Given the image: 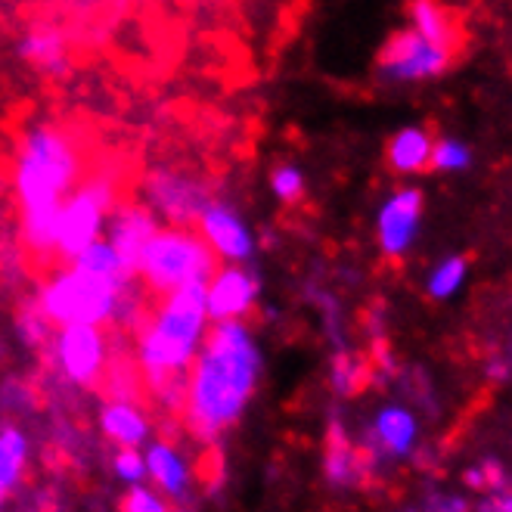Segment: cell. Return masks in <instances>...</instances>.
<instances>
[{"label": "cell", "instance_id": "obj_3", "mask_svg": "<svg viewBox=\"0 0 512 512\" xmlns=\"http://www.w3.org/2000/svg\"><path fill=\"white\" fill-rule=\"evenodd\" d=\"M212 329L205 308V286L177 289L159 298L156 311L143 323L137 339V367L153 385V391L180 410L184 401V379Z\"/></svg>", "mask_w": 512, "mask_h": 512}, {"label": "cell", "instance_id": "obj_11", "mask_svg": "<svg viewBox=\"0 0 512 512\" xmlns=\"http://www.w3.org/2000/svg\"><path fill=\"white\" fill-rule=\"evenodd\" d=\"M261 295V280L249 264H224L205 283V308L212 323L243 320Z\"/></svg>", "mask_w": 512, "mask_h": 512}, {"label": "cell", "instance_id": "obj_7", "mask_svg": "<svg viewBox=\"0 0 512 512\" xmlns=\"http://www.w3.org/2000/svg\"><path fill=\"white\" fill-rule=\"evenodd\" d=\"M450 63H454V50H444L426 38H419L413 28L395 32L379 53V72L398 84L438 78L447 72Z\"/></svg>", "mask_w": 512, "mask_h": 512}, {"label": "cell", "instance_id": "obj_23", "mask_svg": "<svg viewBox=\"0 0 512 512\" xmlns=\"http://www.w3.org/2000/svg\"><path fill=\"white\" fill-rule=\"evenodd\" d=\"M267 184H270V193H274V199L283 202V205L301 202V196H305V190H308L305 171H301L298 165H292V162H283L277 168H270Z\"/></svg>", "mask_w": 512, "mask_h": 512}, {"label": "cell", "instance_id": "obj_25", "mask_svg": "<svg viewBox=\"0 0 512 512\" xmlns=\"http://www.w3.org/2000/svg\"><path fill=\"white\" fill-rule=\"evenodd\" d=\"M112 472L115 478L128 488H137L146 481V463H143V450H115L112 454Z\"/></svg>", "mask_w": 512, "mask_h": 512}, {"label": "cell", "instance_id": "obj_17", "mask_svg": "<svg viewBox=\"0 0 512 512\" xmlns=\"http://www.w3.org/2000/svg\"><path fill=\"white\" fill-rule=\"evenodd\" d=\"M435 137L426 128H401L385 146V162L395 174H419L432 165Z\"/></svg>", "mask_w": 512, "mask_h": 512}, {"label": "cell", "instance_id": "obj_21", "mask_svg": "<svg viewBox=\"0 0 512 512\" xmlns=\"http://www.w3.org/2000/svg\"><path fill=\"white\" fill-rule=\"evenodd\" d=\"M75 267L87 270V274L103 277V280H115V283H137L131 277V270L125 267V261L118 258V252L106 243V239H97L94 246H87L75 261Z\"/></svg>", "mask_w": 512, "mask_h": 512}, {"label": "cell", "instance_id": "obj_20", "mask_svg": "<svg viewBox=\"0 0 512 512\" xmlns=\"http://www.w3.org/2000/svg\"><path fill=\"white\" fill-rule=\"evenodd\" d=\"M28 463V438L16 426L0 429V491L13 494Z\"/></svg>", "mask_w": 512, "mask_h": 512}, {"label": "cell", "instance_id": "obj_22", "mask_svg": "<svg viewBox=\"0 0 512 512\" xmlns=\"http://www.w3.org/2000/svg\"><path fill=\"white\" fill-rule=\"evenodd\" d=\"M466 280H469V261L463 255H450L429 270L426 292L438 301H447L466 286Z\"/></svg>", "mask_w": 512, "mask_h": 512}, {"label": "cell", "instance_id": "obj_4", "mask_svg": "<svg viewBox=\"0 0 512 512\" xmlns=\"http://www.w3.org/2000/svg\"><path fill=\"white\" fill-rule=\"evenodd\" d=\"M134 283H115L87 274L75 264L56 267L41 286L35 305L53 329L97 326L103 329L122 314Z\"/></svg>", "mask_w": 512, "mask_h": 512}, {"label": "cell", "instance_id": "obj_16", "mask_svg": "<svg viewBox=\"0 0 512 512\" xmlns=\"http://www.w3.org/2000/svg\"><path fill=\"white\" fill-rule=\"evenodd\" d=\"M416 441H419V419L410 407H404V404L379 407V413L373 419V444L385 457H395V460L410 457Z\"/></svg>", "mask_w": 512, "mask_h": 512}, {"label": "cell", "instance_id": "obj_2", "mask_svg": "<svg viewBox=\"0 0 512 512\" xmlns=\"http://www.w3.org/2000/svg\"><path fill=\"white\" fill-rule=\"evenodd\" d=\"M84 177L78 140L59 125H32L16 143L13 187L28 252L53 261V227L63 202Z\"/></svg>", "mask_w": 512, "mask_h": 512}, {"label": "cell", "instance_id": "obj_15", "mask_svg": "<svg viewBox=\"0 0 512 512\" xmlns=\"http://www.w3.org/2000/svg\"><path fill=\"white\" fill-rule=\"evenodd\" d=\"M100 432L118 450H140L143 444H149L153 423L131 398H115L100 407Z\"/></svg>", "mask_w": 512, "mask_h": 512}, {"label": "cell", "instance_id": "obj_24", "mask_svg": "<svg viewBox=\"0 0 512 512\" xmlns=\"http://www.w3.org/2000/svg\"><path fill=\"white\" fill-rule=\"evenodd\" d=\"M469 165H472V153H469V146L463 140H454V137L435 140V146H432V165L429 168L454 174V171H466Z\"/></svg>", "mask_w": 512, "mask_h": 512}, {"label": "cell", "instance_id": "obj_27", "mask_svg": "<svg viewBox=\"0 0 512 512\" xmlns=\"http://www.w3.org/2000/svg\"><path fill=\"white\" fill-rule=\"evenodd\" d=\"M367 379V364L364 360H357V357H339L336 360V367H333V382L339 391H345V395H351V391H357L360 385H364Z\"/></svg>", "mask_w": 512, "mask_h": 512}, {"label": "cell", "instance_id": "obj_12", "mask_svg": "<svg viewBox=\"0 0 512 512\" xmlns=\"http://www.w3.org/2000/svg\"><path fill=\"white\" fill-rule=\"evenodd\" d=\"M149 202H143L156 218H168V227H190L196 224L199 212L208 205L205 196H199L196 184L190 177L177 174V171H156L149 177Z\"/></svg>", "mask_w": 512, "mask_h": 512}, {"label": "cell", "instance_id": "obj_9", "mask_svg": "<svg viewBox=\"0 0 512 512\" xmlns=\"http://www.w3.org/2000/svg\"><path fill=\"white\" fill-rule=\"evenodd\" d=\"M196 233L199 239L208 246L221 261L227 264H249L255 258V233L249 227V221L236 212L230 202H221V199H208V205L199 212L196 218Z\"/></svg>", "mask_w": 512, "mask_h": 512}, {"label": "cell", "instance_id": "obj_5", "mask_svg": "<svg viewBox=\"0 0 512 512\" xmlns=\"http://www.w3.org/2000/svg\"><path fill=\"white\" fill-rule=\"evenodd\" d=\"M218 258L190 227H159L143 249L134 280L153 295L165 298L187 286H205L218 270Z\"/></svg>", "mask_w": 512, "mask_h": 512}, {"label": "cell", "instance_id": "obj_26", "mask_svg": "<svg viewBox=\"0 0 512 512\" xmlns=\"http://www.w3.org/2000/svg\"><path fill=\"white\" fill-rule=\"evenodd\" d=\"M118 509H122V512H171L168 500L159 491L143 488V485L128 488L125 497H122V503H118Z\"/></svg>", "mask_w": 512, "mask_h": 512}, {"label": "cell", "instance_id": "obj_14", "mask_svg": "<svg viewBox=\"0 0 512 512\" xmlns=\"http://www.w3.org/2000/svg\"><path fill=\"white\" fill-rule=\"evenodd\" d=\"M143 463H146V478L153 481L156 491L162 497H184L193 472L187 457L171 441H159V438H149L146 450H143Z\"/></svg>", "mask_w": 512, "mask_h": 512}, {"label": "cell", "instance_id": "obj_6", "mask_svg": "<svg viewBox=\"0 0 512 512\" xmlns=\"http://www.w3.org/2000/svg\"><path fill=\"white\" fill-rule=\"evenodd\" d=\"M118 205V180L109 171H90L63 202L53 227V261L72 264L87 246L103 239L106 221Z\"/></svg>", "mask_w": 512, "mask_h": 512}, {"label": "cell", "instance_id": "obj_18", "mask_svg": "<svg viewBox=\"0 0 512 512\" xmlns=\"http://www.w3.org/2000/svg\"><path fill=\"white\" fill-rule=\"evenodd\" d=\"M19 53L22 59L32 69H41L47 75H59L69 69V47H66V38L56 32V28L44 25V28H35V32H28L19 44Z\"/></svg>", "mask_w": 512, "mask_h": 512}, {"label": "cell", "instance_id": "obj_13", "mask_svg": "<svg viewBox=\"0 0 512 512\" xmlns=\"http://www.w3.org/2000/svg\"><path fill=\"white\" fill-rule=\"evenodd\" d=\"M156 230H159V221L143 202H118L115 212L106 221L103 239L118 252V258L125 261V267L134 277L137 261H140L143 249L149 246V239L156 236Z\"/></svg>", "mask_w": 512, "mask_h": 512}, {"label": "cell", "instance_id": "obj_8", "mask_svg": "<svg viewBox=\"0 0 512 512\" xmlns=\"http://www.w3.org/2000/svg\"><path fill=\"white\" fill-rule=\"evenodd\" d=\"M53 360L66 382L94 388L109 364V342L97 326H66L53 336Z\"/></svg>", "mask_w": 512, "mask_h": 512}, {"label": "cell", "instance_id": "obj_29", "mask_svg": "<svg viewBox=\"0 0 512 512\" xmlns=\"http://www.w3.org/2000/svg\"><path fill=\"white\" fill-rule=\"evenodd\" d=\"M7 497H10V494H4V491H0V512H4V506H7Z\"/></svg>", "mask_w": 512, "mask_h": 512}, {"label": "cell", "instance_id": "obj_1", "mask_svg": "<svg viewBox=\"0 0 512 512\" xmlns=\"http://www.w3.org/2000/svg\"><path fill=\"white\" fill-rule=\"evenodd\" d=\"M264 376V354L246 320L212 323L184 379V426L199 441H218L246 416Z\"/></svg>", "mask_w": 512, "mask_h": 512}, {"label": "cell", "instance_id": "obj_19", "mask_svg": "<svg viewBox=\"0 0 512 512\" xmlns=\"http://www.w3.org/2000/svg\"><path fill=\"white\" fill-rule=\"evenodd\" d=\"M419 38H426L444 50H454L457 53V25H454V16H450L444 7L438 4H429V0H416L410 7V25Z\"/></svg>", "mask_w": 512, "mask_h": 512}, {"label": "cell", "instance_id": "obj_28", "mask_svg": "<svg viewBox=\"0 0 512 512\" xmlns=\"http://www.w3.org/2000/svg\"><path fill=\"white\" fill-rule=\"evenodd\" d=\"M466 481H469L472 488H481V485H485V472H478V469H469V472H466Z\"/></svg>", "mask_w": 512, "mask_h": 512}, {"label": "cell", "instance_id": "obj_10", "mask_svg": "<svg viewBox=\"0 0 512 512\" xmlns=\"http://www.w3.org/2000/svg\"><path fill=\"white\" fill-rule=\"evenodd\" d=\"M423 212H426V199L416 187H401L379 205L376 243L385 258L398 261L413 249L419 227H423Z\"/></svg>", "mask_w": 512, "mask_h": 512}]
</instances>
